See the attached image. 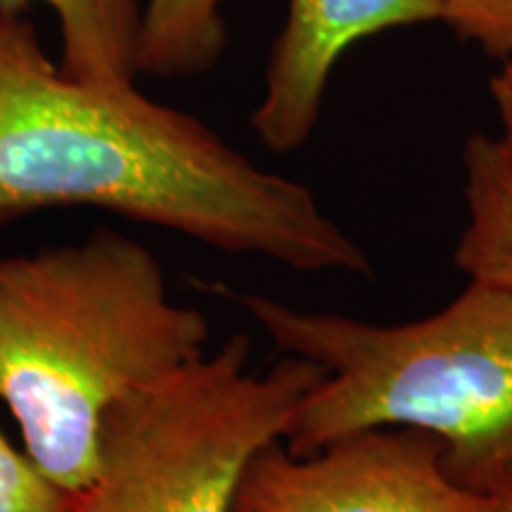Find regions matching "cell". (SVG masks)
Wrapping results in <instances>:
<instances>
[{
    "label": "cell",
    "instance_id": "1",
    "mask_svg": "<svg viewBox=\"0 0 512 512\" xmlns=\"http://www.w3.org/2000/svg\"><path fill=\"white\" fill-rule=\"evenodd\" d=\"M53 207L105 209L302 273H370L304 183L136 83L67 76L24 10L0 5V223Z\"/></svg>",
    "mask_w": 512,
    "mask_h": 512
},
{
    "label": "cell",
    "instance_id": "2",
    "mask_svg": "<svg viewBox=\"0 0 512 512\" xmlns=\"http://www.w3.org/2000/svg\"><path fill=\"white\" fill-rule=\"evenodd\" d=\"M209 335L155 252L117 230L0 256V401L64 496L91 482L107 413L202 358Z\"/></svg>",
    "mask_w": 512,
    "mask_h": 512
},
{
    "label": "cell",
    "instance_id": "3",
    "mask_svg": "<svg viewBox=\"0 0 512 512\" xmlns=\"http://www.w3.org/2000/svg\"><path fill=\"white\" fill-rule=\"evenodd\" d=\"M285 356L323 377L299 403L283 444L294 456L368 430H418L444 444L458 482L494 491L512 477V292L470 280L432 316L380 325L297 309L216 285Z\"/></svg>",
    "mask_w": 512,
    "mask_h": 512
},
{
    "label": "cell",
    "instance_id": "4",
    "mask_svg": "<svg viewBox=\"0 0 512 512\" xmlns=\"http://www.w3.org/2000/svg\"><path fill=\"white\" fill-rule=\"evenodd\" d=\"M252 339L233 335L107 413L98 467L67 512H233L242 472L283 441L316 363L285 356L252 373Z\"/></svg>",
    "mask_w": 512,
    "mask_h": 512
},
{
    "label": "cell",
    "instance_id": "5",
    "mask_svg": "<svg viewBox=\"0 0 512 512\" xmlns=\"http://www.w3.org/2000/svg\"><path fill=\"white\" fill-rule=\"evenodd\" d=\"M233 512H508L494 491L448 472L444 444L418 430H368L294 456L283 441L242 472Z\"/></svg>",
    "mask_w": 512,
    "mask_h": 512
},
{
    "label": "cell",
    "instance_id": "6",
    "mask_svg": "<svg viewBox=\"0 0 512 512\" xmlns=\"http://www.w3.org/2000/svg\"><path fill=\"white\" fill-rule=\"evenodd\" d=\"M444 22V0H290L273 43L266 88L252 112L256 138L287 155L311 138L330 72L351 43L392 27Z\"/></svg>",
    "mask_w": 512,
    "mask_h": 512
},
{
    "label": "cell",
    "instance_id": "7",
    "mask_svg": "<svg viewBox=\"0 0 512 512\" xmlns=\"http://www.w3.org/2000/svg\"><path fill=\"white\" fill-rule=\"evenodd\" d=\"M31 0H0L19 8ZM46 3L60 22V69L79 81L117 86L136 83L140 74L147 0H36Z\"/></svg>",
    "mask_w": 512,
    "mask_h": 512
},
{
    "label": "cell",
    "instance_id": "8",
    "mask_svg": "<svg viewBox=\"0 0 512 512\" xmlns=\"http://www.w3.org/2000/svg\"><path fill=\"white\" fill-rule=\"evenodd\" d=\"M463 162L467 226L453 261L470 280L512 292V157L498 138L475 133Z\"/></svg>",
    "mask_w": 512,
    "mask_h": 512
},
{
    "label": "cell",
    "instance_id": "9",
    "mask_svg": "<svg viewBox=\"0 0 512 512\" xmlns=\"http://www.w3.org/2000/svg\"><path fill=\"white\" fill-rule=\"evenodd\" d=\"M226 0H147L140 72L190 79L209 72L228 46Z\"/></svg>",
    "mask_w": 512,
    "mask_h": 512
},
{
    "label": "cell",
    "instance_id": "10",
    "mask_svg": "<svg viewBox=\"0 0 512 512\" xmlns=\"http://www.w3.org/2000/svg\"><path fill=\"white\" fill-rule=\"evenodd\" d=\"M0 512H67V496L48 482L0 430Z\"/></svg>",
    "mask_w": 512,
    "mask_h": 512
},
{
    "label": "cell",
    "instance_id": "11",
    "mask_svg": "<svg viewBox=\"0 0 512 512\" xmlns=\"http://www.w3.org/2000/svg\"><path fill=\"white\" fill-rule=\"evenodd\" d=\"M444 22L498 60L512 55V0H444Z\"/></svg>",
    "mask_w": 512,
    "mask_h": 512
},
{
    "label": "cell",
    "instance_id": "12",
    "mask_svg": "<svg viewBox=\"0 0 512 512\" xmlns=\"http://www.w3.org/2000/svg\"><path fill=\"white\" fill-rule=\"evenodd\" d=\"M491 95H494L498 117H501V143L512 157V55L505 57L501 72L491 79Z\"/></svg>",
    "mask_w": 512,
    "mask_h": 512
},
{
    "label": "cell",
    "instance_id": "13",
    "mask_svg": "<svg viewBox=\"0 0 512 512\" xmlns=\"http://www.w3.org/2000/svg\"><path fill=\"white\" fill-rule=\"evenodd\" d=\"M494 494L501 498V503H503V508L508 510V512H512V477H508L505 479V482H501L494 489Z\"/></svg>",
    "mask_w": 512,
    "mask_h": 512
}]
</instances>
